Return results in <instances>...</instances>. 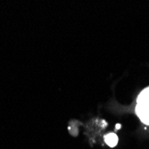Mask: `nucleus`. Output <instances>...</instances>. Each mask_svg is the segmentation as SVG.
<instances>
[{
    "label": "nucleus",
    "instance_id": "2",
    "mask_svg": "<svg viewBox=\"0 0 149 149\" xmlns=\"http://www.w3.org/2000/svg\"><path fill=\"white\" fill-rule=\"evenodd\" d=\"M118 137L115 133H109L104 136V142L110 147H114L118 144Z\"/></svg>",
    "mask_w": 149,
    "mask_h": 149
},
{
    "label": "nucleus",
    "instance_id": "3",
    "mask_svg": "<svg viewBox=\"0 0 149 149\" xmlns=\"http://www.w3.org/2000/svg\"><path fill=\"white\" fill-rule=\"evenodd\" d=\"M120 127H121V126H120V124H117V125H116V128H117V129H120Z\"/></svg>",
    "mask_w": 149,
    "mask_h": 149
},
{
    "label": "nucleus",
    "instance_id": "1",
    "mask_svg": "<svg viewBox=\"0 0 149 149\" xmlns=\"http://www.w3.org/2000/svg\"><path fill=\"white\" fill-rule=\"evenodd\" d=\"M136 113L143 123L149 125V87L145 88L138 97Z\"/></svg>",
    "mask_w": 149,
    "mask_h": 149
}]
</instances>
